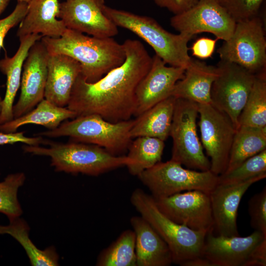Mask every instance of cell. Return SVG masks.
Wrapping results in <instances>:
<instances>
[{"label": "cell", "mask_w": 266, "mask_h": 266, "mask_svg": "<svg viewBox=\"0 0 266 266\" xmlns=\"http://www.w3.org/2000/svg\"><path fill=\"white\" fill-rule=\"evenodd\" d=\"M124 62L94 83L80 74L73 87L67 108L77 116L97 114L116 123L131 119L137 107L136 90L149 71L152 57L139 40L128 39L123 43Z\"/></svg>", "instance_id": "1"}, {"label": "cell", "mask_w": 266, "mask_h": 266, "mask_svg": "<svg viewBox=\"0 0 266 266\" xmlns=\"http://www.w3.org/2000/svg\"><path fill=\"white\" fill-rule=\"evenodd\" d=\"M49 54L67 55L80 65V74L89 83L99 80L125 60L123 44L112 37L99 38L66 29L59 37L42 36Z\"/></svg>", "instance_id": "2"}, {"label": "cell", "mask_w": 266, "mask_h": 266, "mask_svg": "<svg viewBox=\"0 0 266 266\" xmlns=\"http://www.w3.org/2000/svg\"><path fill=\"white\" fill-rule=\"evenodd\" d=\"M131 202L166 242L171 252L172 263L192 266L201 258L207 233L174 222L160 211L151 195L140 189L133 191Z\"/></svg>", "instance_id": "3"}, {"label": "cell", "mask_w": 266, "mask_h": 266, "mask_svg": "<svg viewBox=\"0 0 266 266\" xmlns=\"http://www.w3.org/2000/svg\"><path fill=\"white\" fill-rule=\"evenodd\" d=\"M49 147L25 145V152L51 158V165L56 171L98 176L123 166L132 160L126 156L113 155L104 148L78 142L67 143L49 142Z\"/></svg>", "instance_id": "4"}, {"label": "cell", "mask_w": 266, "mask_h": 266, "mask_svg": "<svg viewBox=\"0 0 266 266\" xmlns=\"http://www.w3.org/2000/svg\"><path fill=\"white\" fill-rule=\"evenodd\" d=\"M104 11L118 27L130 31L147 43L166 64L185 69L188 65L191 57L187 45L193 37L170 33L150 17L106 5Z\"/></svg>", "instance_id": "5"}, {"label": "cell", "mask_w": 266, "mask_h": 266, "mask_svg": "<svg viewBox=\"0 0 266 266\" xmlns=\"http://www.w3.org/2000/svg\"><path fill=\"white\" fill-rule=\"evenodd\" d=\"M134 120L116 123L97 114L77 116L63 122L57 128L36 134L49 137H69L73 141L100 146L116 155L128 150L132 143L131 130Z\"/></svg>", "instance_id": "6"}, {"label": "cell", "mask_w": 266, "mask_h": 266, "mask_svg": "<svg viewBox=\"0 0 266 266\" xmlns=\"http://www.w3.org/2000/svg\"><path fill=\"white\" fill-rule=\"evenodd\" d=\"M201 266H266V235L255 231L247 236H205Z\"/></svg>", "instance_id": "7"}, {"label": "cell", "mask_w": 266, "mask_h": 266, "mask_svg": "<svg viewBox=\"0 0 266 266\" xmlns=\"http://www.w3.org/2000/svg\"><path fill=\"white\" fill-rule=\"evenodd\" d=\"M137 176L155 199L183 191L199 190L209 194L218 184V175L210 170L184 168L172 160L160 162Z\"/></svg>", "instance_id": "8"}, {"label": "cell", "mask_w": 266, "mask_h": 266, "mask_svg": "<svg viewBox=\"0 0 266 266\" xmlns=\"http://www.w3.org/2000/svg\"><path fill=\"white\" fill-rule=\"evenodd\" d=\"M198 104L176 99L169 135L172 139L171 160L189 169L209 170L211 163L204 154L197 133Z\"/></svg>", "instance_id": "9"}, {"label": "cell", "mask_w": 266, "mask_h": 266, "mask_svg": "<svg viewBox=\"0 0 266 266\" xmlns=\"http://www.w3.org/2000/svg\"><path fill=\"white\" fill-rule=\"evenodd\" d=\"M217 53L221 60L236 64L255 74L266 71V40L260 18L236 23L231 37Z\"/></svg>", "instance_id": "10"}, {"label": "cell", "mask_w": 266, "mask_h": 266, "mask_svg": "<svg viewBox=\"0 0 266 266\" xmlns=\"http://www.w3.org/2000/svg\"><path fill=\"white\" fill-rule=\"evenodd\" d=\"M217 66L219 74L212 85L211 102L229 116L236 130L256 74L236 64L222 60Z\"/></svg>", "instance_id": "11"}, {"label": "cell", "mask_w": 266, "mask_h": 266, "mask_svg": "<svg viewBox=\"0 0 266 266\" xmlns=\"http://www.w3.org/2000/svg\"><path fill=\"white\" fill-rule=\"evenodd\" d=\"M198 110L201 144L211 159L210 170L221 175L227 167L236 128L229 116L212 103L198 104Z\"/></svg>", "instance_id": "12"}, {"label": "cell", "mask_w": 266, "mask_h": 266, "mask_svg": "<svg viewBox=\"0 0 266 266\" xmlns=\"http://www.w3.org/2000/svg\"><path fill=\"white\" fill-rule=\"evenodd\" d=\"M170 24L179 33L192 37L206 32L226 41L233 34L236 22L216 0H199L190 9L174 15Z\"/></svg>", "instance_id": "13"}, {"label": "cell", "mask_w": 266, "mask_h": 266, "mask_svg": "<svg viewBox=\"0 0 266 266\" xmlns=\"http://www.w3.org/2000/svg\"><path fill=\"white\" fill-rule=\"evenodd\" d=\"M154 199L160 211L174 222L196 231H213L209 194L191 190Z\"/></svg>", "instance_id": "14"}, {"label": "cell", "mask_w": 266, "mask_h": 266, "mask_svg": "<svg viewBox=\"0 0 266 266\" xmlns=\"http://www.w3.org/2000/svg\"><path fill=\"white\" fill-rule=\"evenodd\" d=\"M104 0H63L60 2V18L66 29L92 36L113 37L118 27L106 15Z\"/></svg>", "instance_id": "15"}, {"label": "cell", "mask_w": 266, "mask_h": 266, "mask_svg": "<svg viewBox=\"0 0 266 266\" xmlns=\"http://www.w3.org/2000/svg\"><path fill=\"white\" fill-rule=\"evenodd\" d=\"M49 56L41 39L30 48L23 66L19 98L13 106V119L27 113L44 99Z\"/></svg>", "instance_id": "16"}, {"label": "cell", "mask_w": 266, "mask_h": 266, "mask_svg": "<svg viewBox=\"0 0 266 266\" xmlns=\"http://www.w3.org/2000/svg\"><path fill=\"white\" fill-rule=\"evenodd\" d=\"M266 177V173L241 182L217 185L209 194L214 221L213 232L225 236L239 235L236 219L241 200L252 184Z\"/></svg>", "instance_id": "17"}, {"label": "cell", "mask_w": 266, "mask_h": 266, "mask_svg": "<svg viewBox=\"0 0 266 266\" xmlns=\"http://www.w3.org/2000/svg\"><path fill=\"white\" fill-rule=\"evenodd\" d=\"M159 56L152 57L151 66L136 90L137 117L158 102L171 96L176 82L181 79L185 68L167 66Z\"/></svg>", "instance_id": "18"}, {"label": "cell", "mask_w": 266, "mask_h": 266, "mask_svg": "<svg viewBox=\"0 0 266 266\" xmlns=\"http://www.w3.org/2000/svg\"><path fill=\"white\" fill-rule=\"evenodd\" d=\"M80 73V65L73 58L64 54H49L44 99L65 107Z\"/></svg>", "instance_id": "19"}, {"label": "cell", "mask_w": 266, "mask_h": 266, "mask_svg": "<svg viewBox=\"0 0 266 266\" xmlns=\"http://www.w3.org/2000/svg\"><path fill=\"white\" fill-rule=\"evenodd\" d=\"M218 74L217 66L191 58L183 77L175 84L171 96L198 104L211 103V89Z\"/></svg>", "instance_id": "20"}, {"label": "cell", "mask_w": 266, "mask_h": 266, "mask_svg": "<svg viewBox=\"0 0 266 266\" xmlns=\"http://www.w3.org/2000/svg\"><path fill=\"white\" fill-rule=\"evenodd\" d=\"M59 0H31L26 15L20 23L17 35L19 39L31 34L52 38L60 37L66 28L59 13Z\"/></svg>", "instance_id": "21"}, {"label": "cell", "mask_w": 266, "mask_h": 266, "mask_svg": "<svg viewBox=\"0 0 266 266\" xmlns=\"http://www.w3.org/2000/svg\"><path fill=\"white\" fill-rule=\"evenodd\" d=\"M131 225L135 235L136 266H168L172 263L169 247L141 216H133Z\"/></svg>", "instance_id": "22"}, {"label": "cell", "mask_w": 266, "mask_h": 266, "mask_svg": "<svg viewBox=\"0 0 266 266\" xmlns=\"http://www.w3.org/2000/svg\"><path fill=\"white\" fill-rule=\"evenodd\" d=\"M40 34H31L20 39V46L15 54L0 60V70L6 76V89L1 102L0 125L13 119L12 108L14 99L20 86L22 66L29 51L34 43L41 39Z\"/></svg>", "instance_id": "23"}, {"label": "cell", "mask_w": 266, "mask_h": 266, "mask_svg": "<svg viewBox=\"0 0 266 266\" xmlns=\"http://www.w3.org/2000/svg\"><path fill=\"white\" fill-rule=\"evenodd\" d=\"M175 101L170 96L137 116L130 131L132 138L149 136L165 141L169 136Z\"/></svg>", "instance_id": "24"}, {"label": "cell", "mask_w": 266, "mask_h": 266, "mask_svg": "<svg viewBox=\"0 0 266 266\" xmlns=\"http://www.w3.org/2000/svg\"><path fill=\"white\" fill-rule=\"evenodd\" d=\"M76 117V113L67 107L57 106L44 99L27 113L0 125V132H15L19 127L29 124L42 126L52 130L63 122Z\"/></svg>", "instance_id": "25"}, {"label": "cell", "mask_w": 266, "mask_h": 266, "mask_svg": "<svg viewBox=\"0 0 266 266\" xmlns=\"http://www.w3.org/2000/svg\"><path fill=\"white\" fill-rule=\"evenodd\" d=\"M266 149V127L239 126L232 143L227 173L236 168L250 157Z\"/></svg>", "instance_id": "26"}, {"label": "cell", "mask_w": 266, "mask_h": 266, "mask_svg": "<svg viewBox=\"0 0 266 266\" xmlns=\"http://www.w3.org/2000/svg\"><path fill=\"white\" fill-rule=\"evenodd\" d=\"M29 231L26 222L19 217L9 220L7 226L0 225V234H9L18 241L25 249L32 266H58L59 256L54 247L39 249L30 239Z\"/></svg>", "instance_id": "27"}, {"label": "cell", "mask_w": 266, "mask_h": 266, "mask_svg": "<svg viewBox=\"0 0 266 266\" xmlns=\"http://www.w3.org/2000/svg\"><path fill=\"white\" fill-rule=\"evenodd\" d=\"M128 149L127 156L132 163L127 166L129 172L138 176L144 170L161 162L164 141L157 138L140 136L135 138Z\"/></svg>", "instance_id": "28"}, {"label": "cell", "mask_w": 266, "mask_h": 266, "mask_svg": "<svg viewBox=\"0 0 266 266\" xmlns=\"http://www.w3.org/2000/svg\"><path fill=\"white\" fill-rule=\"evenodd\" d=\"M239 126L266 127V71L256 75L254 83L238 119Z\"/></svg>", "instance_id": "29"}, {"label": "cell", "mask_w": 266, "mask_h": 266, "mask_svg": "<svg viewBox=\"0 0 266 266\" xmlns=\"http://www.w3.org/2000/svg\"><path fill=\"white\" fill-rule=\"evenodd\" d=\"M98 266H136L135 235L134 231H124L99 255Z\"/></svg>", "instance_id": "30"}, {"label": "cell", "mask_w": 266, "mask_h": 266, "mask_svg": "<svg viewBox=\"0 0 266 266\" xmlns=\"http://www.w3.org/2000/svg\"><path fill=\"white\" fill-rule=\"evenodd\" d=\"M25 179V174L19 172L9 174L0 182V212L6 215L9 220L22 214L17 193Z\"/></svg>", "instance_id": "31"}, {"label": "cell", "mask_w": 266, "mask_h": 266, "mask_svg": "<svg viewBox=\"0 0 266 266\" xmlns=\"http://www.w3.org/2000/svg\"><path fill=\"white\" fill-rule=\"evenodd\" d=\"M266 173V149L250 157L236 168L218 175V184L241 182Z\"/></svg>", "instance_id": "32"}, {"label": "cell", "mask_w": 266, "mask_h": 266, "mask_svg": "<svg viewBox=\"0 0 266 266\" xmlns=\"http://www.w3.org/2000/svg\"><path fill=\"white\" fill-rule=\"evenodd\" d=\"M264 0H216L236 23L258 16Z\"/></svg>", "instance_id": "33"}, {"label": "cell", "mask_w": 266, "mask_h": 266, "mask_svg": "<svg viewBox=\"0 0 266 266\" xmlns=\"http://www.w3.org/2000/svg\"><path fill=\"white\" fill-rule=\"evenodd\" d=\"M250 224L255 230L266 235V187L252 197L248 201Z\"/></svg>", "instance_id": "34"}, {"label": "cell", "mask_w": 266, "mask_h": 266, "mask_svg": "<svg viewBox=\"0 0 266 266\" xmlns=\"http://www.w3.org/2000/svg\"><path fill=\"white\" fill-rule=\"evenodd\" d=\"M28 3L18 2L13 11L7 17L0 19V50L8 32L20 23L27 14Z\"/></svg>", "instance_id": "35"}, {"label": "cell", "mask_w": 266, "mask_h": 266, "mask_svg": "<svg viewBox=\"0 0 266 266\" xmlns=\"http://www.w3.org/2000/svg\"><path fill=\"white\" fill-rule=\"evenodd\" d=\"M45 140L41 136L28 137L24 132L4 133L0 132V145L23 143L28 145H39L44 143Z\"/></svg>", "instance_id": "36"}, {"label": "cell", "mask_w": 266, "mask_h": 266, "mask_svg": "<svg viewBox=\"0 0 266 266\" xmlns=\"http://www.w3.org/2000/svg\"><path fill=\"white\" fill-rule=\"evenodd\" d=\"M218 39L202 37L197 39L190 48L192 56L200 59H206L212 57L216 44Z\"/></svg>", "instance_id": "37"}, {"label": "cell", "mask_w": 266, "mask_h": 266, "mask_svg": "<svg viewBox=\"0 0 266 266\" xmlns=\"http://www.w3.org/2000/svg\"><path fill=\"white\" fill-rule=\"evenodd\" d=\"M159 6L167 9L174 15L180 14L197 3L199 0H153Z\"/></svg>", "instance_id": "38"}, {"label": "cell", "mask_w": 266, "mask_h": 266, "mask_svg": "<svg viewBox=\"0 0 266 266\" xmlns=\"http://www.w3.org/2000/svg\"><path fill=\"white\" fill-rule=\"evenodd\" d=\"M9 0H0V15L7 7Z\"/></svg>", "instance_id": "39"}, {"label": "cell", "mask_w": 266, "mask_h": 266, "mask_svg": "<svg viewBox=\"0 0 266 266\" xmlns=\"http://www.w3.org/2000/svg\"><path fill=\"white\" fill-rule=\"evenodd\" d=\"M17 2H24L26 3H29L31 0H17Z\"/></svg>", "instance_id": "40"}, {"label": "cell", "mask_w": 266, "mask_h": 266, "mask_svg": "<svg viewBox=\"0 0 266 266\" xmlns=\"http://www.w3.org/2000/svg\"><path fill=\"white\" fill-rule=\"evenodd\" d=\"M2 99H1L0 95V115L1 111V102H2Z\"/></svg>", "instance_id": "41"}]
</instances>
